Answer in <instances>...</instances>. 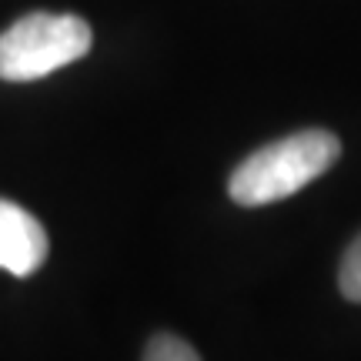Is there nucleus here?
I'll list each match as a JSON object with an SVG mask.
<instances>
[{"label": "nucleus", "instance_id": "f257e3e1", "mask_svg": "<svg viewBox=\"0 0 361 361\" xmlns=\"http://www.w3.org/2000/svg\"><path fill=\"white\" fill-rule=\"evenodd\" d=\"M338 154H341V141L331 130L311 128L288 134L245 157L228 180V194L245 207L284 201L301 188H308L314 178H322L338 161Z\"/></svg>", "mask_w": 361, "mask_h": 361}, {"label": "nucleus", "instance_id": "7ed1b4c3", "mask_svg": "<svg viewBox=\"0 0 361 361\" xmlns=\"http://www.w3.org/2000/svg\"><path fill=\"white\" fill-rule=\"evenodd\" d=\"M47 231L30 211L0 197V268L27 278L47 261Z\"/></svg>", "mask_w": 361, "mask_h": 361}, {"label": "nucleus", "instance_id": "39448f33", "mask_svg": "<svg viewBox=\"0 0 361 361\" xmlns=\"http://www.w3.org/2000/svg\"><path fill=\"white\" fill-rule=\"evenodd\" d=\"M338 284H341V295L348 301H361V234L351 241V247L341 258L338 268Z\"/></svg>", "mask_w": 361, "mask_h": 361}, {"label": "nucleus", "instance_id": "20e7f679", "mask_svg": "<svg viewBox=\"0 0 361 361\" xmlns=\"http://www.w3.org/2000/svg\"><path fill=\"white\" fill-rule=\"evenodd\" d=\"M144 361H201V355L178 335H154L144 348Z\"/></svg>", "mask_w": 361, "mask_h": 361}, {"label": "nucleus", "instance_id": "f03ea898", "mask_svg": "<svg viewBox=\"0 0 361 361\" xmlns=\"http://www.w3.org/2000/svg\"><path fill=\"white\" fill-rule=\"evenodd\" d=\"M94 34L78 13H27L0 34V80L27 84L80 61Z\"/></svg>", "mask_w": 361, "mask_h": 361}]
</instances>
